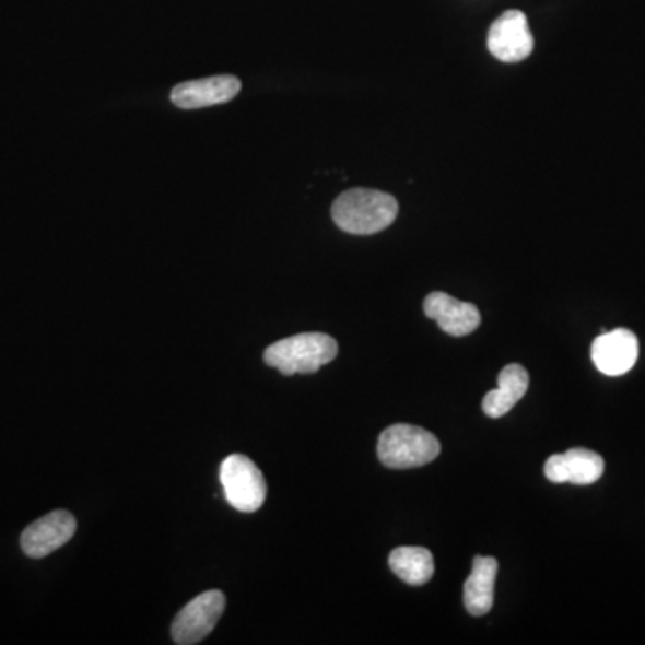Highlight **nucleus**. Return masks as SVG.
I'll return each mask as SVG.
<instances>
[{"label": "nucleus", "mask_w": 645, "mask_h": 645, "mask_svg": "<svg viewBox=\"0 0 645 645\" xmlns=\"http://www.w3.org/2000/svg\"><path fill=\"white\" fill-rule=\"evenodd\" d=\"M397 215V199L383 190H347L332 204L333 223L352 235L378 234L391 226Z\"/></svg>", "instance_id": "1"}, {"label": "nucleus", "mask_w": 645, "mask_h": 645, "mask_svg": "<svg viewBox=\"0 0 645 645\" xmlns=\"http://www.w3.org/2000/svg\"><path fill=\"white\" fill-rule=\"evenodd\" d=\"M336 339L327 333H298L285 338L263 352V361L277 367L283 375H307L316 373L325 364L332 363L338 355Z\"/></svg>", "instance_id": "2"}, {"label": "nucleus", "mask_w": 645, "mask_h": 645, "mask_svg": "<svg viewBox=\"0 0 645 645\" xmlns=\"http://www.w3.org/2000/svg\"><path fill=\"white\" fill-rule=\"evenodd\" d=\"M442 452L437 437L422 427L397 423L378 437L377 454L384 467L395 470L425 467Z\"/></svg>", "instance_id": "3"}, {"label": "nucleus", "mask_w": 645, "mask_h": 645, "mask_svg": "<svg viewBox=\"0 0 645 645\" xmlns=\"http://www.w3.org/2000/svg\"><path fill=\"white\" fill-rule=\"evenodd\" d=\"M224 496L230 506L243 513H255L262 507L268 486L262 472L249 457L232 454L224 459L219 470Z\"/></svg>", "instance_id": "4"}, {"label": "nucleus", "mask_w": 645, "mask_h": 645, "mask_svg": "<svg viewBox=\"0 0 645 645\" xmlns=\"http://www.w3.org/2000/svg\"><path fill=\"white\" fill-rule=\"evenodd\" d=\"M226 599L223 591L209 590L196 597L173 622V638L179 645H194L207 638L214 631L223 615Z\"/></svg>", "instance_id": "5"}, {"label": "nucleus", "mask_w": 645, "mask_h": 645, "mask_svg": "<svg viewBox=\"0 0 645 645\" xmlns=\"http://www.w3.org/2000/svg\"><path fill=\"white\" fill-rule=\"evenodd\" d=\"M488 49L496 60L506 63L526 60L535 50V38L527 16L518 10L502 13L488 33Z\"/></svg>", "instance_id": "6"}, {"label": "nucleus", "mask_w": 645, "mask_h": 645, "mask_svg": "<svg viewBox=\"0 0 645 645\" xmlns=\"http://www.w3.org/2000/svg\"><path fill=\"white\" fill-rule=\"evenodd\" d=\"M74 516L69 512L58 509V512L42 516L40 520L33 521L22 532V551L30 558L40 560V558L49 556L52 552L58 551L64 543H69L70 538L74 537Z\"/></svg>", "instance_id": "7"}, {"label": "nucleus", "mask_w": 645, "mask_h": 645, "mask_svg": "<svg viewBox=\"0 0 645 645\" xmlns=\"http://www.w3.org/2000/svg\"><path fill=\"white\" fill-rule=\"evenodd\" d=\"M638 339L628 328L605 332L591 344V361L608 377H621L635 366Z\"/></svg>", "instance_id": "8"}, {"label": "nucleus", "mask_w": 645, "mask_h": 645, "mask_svg": "<svg viewBox=\"0 0 645 645\" xmlns=\"http://www.w3.org/2000/svg\"><path fill=\"white\" fill-rule=\"evenodd\" d=\"M543 472L549 481L556 484L572 482L577 486H588L601 479L605 473V459L588 448H571L565 454L549 457Z\"/></svg>", "instance_id": "9"}, {"label": "nucleus", "mask_w": 645, "mask_h": 645, "mask_svg": "<svg viewBox=\"0 0 645 645\" xmlns=\"http://www.w3.org/2000/svg\"><path fill=\"white\" fill-rule=\"evenodd\" d=\"M427 318L434 319L443 332L462 338L481 325V314L473 303L459 302L450 294L431 293L423 302Z\"/></svg>", "instance_id": "10"}, {"label": "nucleus", "mask_w": 645, "mask_h": 645, "mask_svg": "<svg viewBox=\"0 0 645 645\" xmlns=\"http://www.w3.org/2000/svg\"><path fill=\"white\" fill-rule=\"evenodd\" d=\"M241 92V81L235 75H214L207 80L187 81L174 86L171 99L178 108L198 109L223 105Z\"/></svg>", "instance_id": "11"}, {"label": "nucleus", "mask_w": 645, "mask_h": 645, "mask_svg": "<svg viewBox=\"0 0 645 645\" xmlns=\"http://www.w3.org/2000/svg\"><path fill=\"white\" fill-rule=\"evenodd\" d=\"M529 387V373L520 364H507L499 373V387L486 392L482 409L490 418H502L520 402Z\"/></svg>", "instance_id": "12"}, {"label": "nucleus", "mask_w": 645, "mask_h": 645, "mask_svg": "<svg viewBox=\"0 0 645 645\" xmlns=\"http://www.w3.org/2000/svg\"><path fill=\"white\" fill-rule=\"evenodd\" d=\"M499 561L490 556H476L472 574L465 583V606L473 617L486 615L492 610Z\"/></svg>", "instance_id": "13"}, {"label": "nucleus", "mask_w": 645, "mask_h": 645, "mask_svg": "<svg viewBox=\"0 0 645 645\" xmlns=\"http://www.w3.org/2000/svg\"><path fill=\"white\" fill-rule=\"evenodd\" d=\"M389 566L411 586H422L434 576V558L423 547H398L389 556Z\"/></svg>", "instance_id": "14"}]
</instances>
